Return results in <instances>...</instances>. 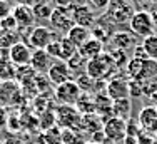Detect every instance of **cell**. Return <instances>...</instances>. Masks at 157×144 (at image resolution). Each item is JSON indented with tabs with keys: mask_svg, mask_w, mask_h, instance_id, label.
<instances>
[{
	"mask_svg": "<svg viewBox=\"0 0 157 144\" xmlns=\"http://www.w3.org/2000/svg\"><path fill=\"white\" fill-rule=\"evenodd\" d=\"M110 54V57H112V60H114V64L117 66V69L119 67H127V64H129V55H127V52H124V50H115V49H112V50L109 52Z\"/></svg>",
	"mask_w": 157,
	"mask_h": 144,
	"instance_id": "29",
	"label": "cell"
},
{
	"mask_svg": "<svg viewBox=\"0 0 157 144\" xmlns=\"http://www.w3.org/2000/svg\"><path fill=\"white\" fill-rule=\"evenodd\" d=\"M55 122H57V119H55V111H52V109L42 112L39 117V124L44 131H48V129H52V127H55Z\"/></svg>",
	"mask_w": 157,
	"mask_h": 144,
	"instance_id": "28",
	"label": "cell"
},
{
	"mask_svg": "<svg viewBox=\"0 0 157 144\" xmlns=\"http://www.w3.org/2000/svg\"><path fill=\"white\" fill-rule=\"evenodd\" d=\"M80 96H82V90L78 89L77 82L74 81V79L69 82H63L60 86H57L55 87V92H54L55 101L60 106H75Z\"/></svg>",
	"mask_w": 157,
	"mask_h": 144,
	"instance_id": "6",
	"label": "cell"
},
{
	"mask_svg": "<svg viewBox=\"0 0 157 144\" xmlns=\"http://www.w3.org/2000/svg\"><path fill=\"white\" fill-rule=\"evenodd\" d=\"M154 101H157V94H155V97H154Z\"/></svg>",
	"mask_w": 157,
	"mask_h": 144,
	"instance_id": "45",
	"label": "cell"
},
{
	"mask_svg": "<svg viewBox=\"0 0 157 144\" xmlns=\"http://www.w3.org/2000/svg\"><path fill=\"white\" fill-rule=\"evenodd\" d=\"M72 17H74V24L78 25V27H85V29H92L97 22L95 12L87 3L72 5Z\"/></svg>",
	"mask_w": 157,
	"mask_h": 144,
	"instance_id": "10",
	"label": "cell"
},
{
	"mask_svg": "<svg viewBox=\"0 0 157 144\" xmlns=\"http://www.w3.org/2000/svg\"><path fill=\"white\" fill-rule=\"evenodd\" d=\"M18 94V86L15 81L10 82H0V106L12 104L13 99Z\"/></svg>",
	"mask_w": 157,
	"mask_h": 144,
	"instance_id": "20",
	"label": "cell"
},
{
	"mask_svg": "<svg viewBox=\"0 0 157 144\" xmlns=\"http://www.w3.org/2000/svg\"><path fill=\"white\" fill-rule=\"evenodd\" d=\"M7 129L10 131V134H17V131L22 129V124H20V117L17 114H10L7 117V122H5Z\"/></svg>",
	"mask_w": 157,
	"mask_h": 144,
	"instance_id": "31",
	"label": "cell"
},
{
	"mask_svg": "<svg viewBox=\"0 0 157 144\" xmlns=\"http://www.w3.org/2000/svg\"><path fill=\"white\" fill-rule=\"evenodd\" d=\"M105 94L112 101H121V99H129V79H124L121 75L110 77L105 84Z\"/></svg>",
	"mask_w": 157,
	"mask_h": 144,
	"instance_id": "9",
	"label": "cell"
},
{
	"mask_svg": "<svg viewBox=\"0 0 157 144\" xmlns=\"http://www.w3.org/2000/svg\"><path fill=\"white\" fill-rule=\"evenodd\" d=\"M142 47H144V50H145L149 59L157 60V34H152V35L145 37L142 40Z\"/></svg>",
	"mask_w": 157,
	"mask_h": 144,
	"instance_id": "26",
	"label": "cell"
},
{
	"mask_svg": "<svg viewBox=\"0 0 157 144\" xmlns=\"http://www.w3.org/2000/svg\"><path fill=\"white\" fill-rule=\"evenodd\" d=\"M104 134L110 141H121L127 136V121H122L119 117H110L104 122Z\"/></svg>",
	"mask_w": 157,
	"mask_h": 144,
	"instance_id": "12",
	"label": "cell"
},
{
	"mask_svg": "<svg viewBox=\"0 0 157 144\" xmlns=\"http://www.w3.org/2000/svg\"><path fill=\"white\" fill-rule=\"evenodd\" d=\"M17 5H25V7H33L37 2H40V0H15Z\"/></svg>",
	"mask_w": 157,
	"mask_h": 144,
	"instance_id": "38",
	"label": "cell"
},
{
	"mask_svg": "<svg viewBox=\"0 0 157 144\" xmlns=\"http://www.w3.org/2000/svg\"><path fill=\"white\" fill-rule=\"evenodd\" d=\"M17 24L18 30H30L33 27V22H35V15L32 12V7H25V5H15L12 7V14Z\"/></svg>",
	"mask_w": 157,
	"mask_h": 144,
	"instance_id": "14",
	"label": "cell"
},
{
	"mask_svg": "<svg viewBox=\"0 0 157 144\" xmlns=\"http://www.w3.org/2000/svg\"><path fill=\"white\" fill-rule=\"evenodd\" d=\"M87 2H89V7H90L92 10H104V12H105V9H107L110 0H87Z\"/></svg>",
	"mask_w": 157,
	"mask_h": 144,
	"instance_id": "33",
	"label": "cell"
},
{
	"mask_svg": "<svg viewBox=\"0 0 157 144\" xmlns=\"http://www.w3.org/2000/svg\"><path fill=\"white\" fill-rule=\"evenodd\" d=\"M65 37L70 40L75 47H82L89 39H90V29H85V27H78V25H74L69 32L65 34Z\"/></svg>",
	"mask_w": 157,
	"mask_h": 144,
	"instance_id": "19",
	"label": "cell"
},
{
	"mask_svg": "<svg viewBox=\"0 0 157 144\" xmlns=\"http://www.w3.org/2000/svg\"><path fill=\"white\" fill-rule=\"evenodd\" d=\"M47 77L52 82V86L57 87V86L63 84V82L72 81V72H70L67 62H63V60H54L52 67L47 72Z\"/></svg>",
	"mask_w": 157,
	"mask_h": 144,
	"instance_id": "13",
	"label": "cell"
},
{
	"mask_svg": "<svg viewBox=\"0 0 157 144\" xmlns=\"http://www.w3.org/2000/svg\"><path fill=\"white\" fill-rule=\"evenodd\" d=\"M55 37L59 35L52 29L45 27V25H35L27 34V45L33 50H45Z\"/></svg>",
	"mask_w": 157,
	"mask_h": 144,
	"instance_id": "4",
	"label": "cell"
},
{
	"mask_svg": "<svg viewBox=\"0 0 157 144\" xmlns=\"http://www.w3.org/2000/svg\"><path fill=\"white\" fill-rule=\"evenodd\" d=\"M157 94V81L155 79H149V81L142 82V96L149 97V99H154Z\"/></svg>",
	"mask_w": 157,
	"mask_h": 144,
	"instance_id": "30",
	"label": "cell"
},
{
	"mask_svg": "<svg viewBox=\"0 0 157 144\" xmlns=\"http://www.w3.org/2000/svg\"><path fill=\"white\" fill-rule=\"evenodd\" d=\"M112 116L119 117L122 121H127L130 117V101L129 99L114 101V104H112Z\"/></svg>",
	"mask_w": 157,
	"mask_h": 144,
	"instance_id": "24",
	"label": "cell"
},
{
	"mask_svg": "<svg viewBox=\"0 0 157 144\" xmlns=\"http://www.w3.org/2000/svg\"><path fill=\"white\" fill-rule=\"evenodd\" d=\"M42 144H62V131L57 126L44 132V138L40 139Z\"/></svg>",
	"mask_w": 157,
	"mask_h": 144,
	"instance_id": "27",
	"label": "cell"
},
{
	"mask_svg": "<svg viewBox=\"0 0 157 144\" xmlns=\"http://www.w3.org/2000/svg\"><path fill=\"white\" fill-rule=\"evenodd\" d=\"M115 69H117V66L114 64L110 54L104 52V54H100L99 57L89 60L85 74H87L90 79H94V81H107V79L110 81V75L115 74Z\"/></svg>",
	"mask_w": 157,
	"mask_h": 144,
	"instance_id": "2",
	"label": "cell"
},
{
	"mask_svg": "<svg viewBox=\"0 0 157 144\" xmlns=\"http://www.w3.org/2000/svg\"><path fill=\"white\" fill-rule=\"evenodd\" d=\"M75 109L80 112V116H87V114H94L95 112V102H94V97H90L89 94H84L78 97L77 104H75Z\"/></svg>",
	"mask_w": 157,
	"mask_h": 144,
	"instance_id": "23",
	"label": "cell"
},
{
	"mask_svg": "<svg viewBox=\"0 0 157 144\" xmlns=\"http://www.w3.org/2000/svg\"><path fill=\"white\" fill-rule=\"evenodd\" d=\"M55 119L63 129H75V126H80L82 116L75 109V106H59L55 107Z\"/></svg>",
	"mask_w": 157,
	"mask_h": 144,
	"instance_id": "7",
	"label": "cell"
},
{
	"mask_svg": "<svg viewBox=\"0 0 157 144\" xmlns=\"http://www.w3.org/2000/svg\"><path fill=\"white\" fill-rule=\"evenodd\" d=\"M17 67L12 64V60L7 57H0V82H10L15 81Z\"/></svg>",
	"mask_w": 157,
	"mask_h": 144,
	"instance_id": "21",
	"label": "cell"
},
{
	"mask_svg": "<svg viewBox=\"0 0 157 144\" xmlns=\"http://www.w3.org/2000/svg\"><path fill=\"white\" fill-rule=\"evenodd\" d=\"M47 2H54V0H47Z\"/></svg>",
	"mask_w": 157,
	"mask_h": 144,
	"instance_id": "46",
	"label": "cell"
},
{
	"mask_svg": "<svg viewBox=\"0 0 157 144\" xmlns=\"http://www.w3.org/2000/svg\"><path fill=\"white\" fill-rule=\"evenodd\" d=\"M78 54L89 62V60L99 57L100 54H104V44L99 42L97 39H94V37H90L82 47H78Z\"/></svg>",
	"mask_w": 157,
	"mask_h": 144,
	"instance_id": "17",
	"label": "cell"
},
{
	"mask_svg": "<svg viewBox=\"0 0 157 144\" xmlns=\"http://www.w3.org/2000/svg\"><path fill=\"white\" fill-rule=\"evenodd\" d=\"M154 107H155V111H157V101H155V104H154Z\"/></svg>",
	"mask_w": 157,
	"mask_h": 144,
	"instance_id": "43",
	"label": "cell"
},
{
	"mask_svg": "<svg viewBox=\"0 0 157 144\" xmlns=\"http://www.w3.org/2000/svg\"><path fill=\"white\" fill-rule=\"evenodd\" d=\"M2 144H24V142H22L15 134H10V136H7V138L3 139Z\"/></svg>",
	"mask_w": 157,
	"mask_h": 144,
	"instance_id": "37",
	"label": "cell"
},
{
	"mask_svg": "<svg viewBox=\"0 0 157 144\" xmlns=\"http://www.w3.org/2000/svg\"><path fill=\"white\" fill-rule=\"evenodd\" d=\"M32 12L35 15V20H50V15L54 12V7L47 0H40L32 7Z\"/></svg>",
	"mask_w": 157,
	"mask_h": 144,
	"instance_id": "22",
	"label": "cell"
},
{
	"mask_svg": "<svg viewBox=\"0 0 157 144\" xmlns=\"http://www.w3.org/2000/svg\"><path fill=\"white\" fill-rule=\"evenodd\" d=\"M129 3H132V5H139V3H144L145 0H127Z\"/></svg>",
	"mask_w": 157,
	"mask_h": 144,
	"instance_id": "41",
	"label": "cell"
},
{
	"mask_svg": "<svg viewBox=\"0 0 157 144\" xmlns=\"http://www.w3.org/2000/svg\"><path fill=\"white\" fill-rule=\"evenodd\" d=\"M152 15V22H154V27L157 29V12H151Z\"/></svg>",
	"mask_w": 157,
	"mask_h": 144,
	"instance_id": "40",
	"label": "cell"
},
{
	"mask_svg": "<svg viewBox=\"0 0 157 144\" xmlns=\"http://www.w3.org/2000/svg\"><path fill=\"white\" fill-rule=\"evenodd\" d=\"M74 3H75V2H74Z\"/></svg>",
	"mask_w": 157,
	"mask_h": 144,
	"instance_id": "48",
	"label": "cell"
},
{
	"mask_svg": "<svg viewBox=\"0 0 157 144\" xmlns=\"http://www.w3.org/2000/svg\"><path fill=\"white\" fill-rule=\"evenodd\" d=\"M129 27H130V32L142 37V39L152 35V34H154V29H155L154 22H152V15H151V12H147V10H137V12L132 15V18H130Z\"/></svg>",
	"mask_w": 157,
	"mask_h": 144,
	"instance_id": "5",
	"label": "cell"
},
{
	"mask_svg": "<svg viewBox=\"0 0 157 144\" xmlns=\"http://www.w3.org/2000/svg\"><path fill=\"white\" fill-rule=\"evenodd\" d=\"M10 14H12V5L5 0H0V20L7 18Z\"/></svg>",
	"mask_w": 157,
	"mask_h": 144,
	"instance_id": "34",
	"label": "cell"
},
{
	"mask_svg": "<svg viewBox=\"0 0 157 144\" xmlns=\"http://www.w3.org/2000/svg\"><path fill=\"white\" fill-rule=\"evenodd\" d=\"M139 127L157 134V111L154 106H145L139 112Z\"/></svg>",
	"mask_w": 157,
	"mask_h": 144,
	"instance_id": "16",
	"label": "cell"
},
{
	"mask_svg": "<svg viewBox=\"0 0 157 144\" xmlns=\"http://www.w3.org/2000/svg\"><path fill=\"white\" fill-rule=\"evenodd\" d=\"M147 3H157V0H145Z\"/></svg>",
	"mask_w": 157,
	"mask_h": 144,
	"instance_id": "42",
	"label": "cell"
},
{
	"mask_svg": "<svg viewBox=\"0 0 157 144\" xmlns=\"http://www.w3.org/2000/svg\"><path fill=\"white\" fill-rule=\"evenodd\" d=\"M129 96L132 97H142V82L130 81L129 79Z\"/></svg>",
	"mask_w": 157,
	"mask_h": 144,
	"instance_id": "32",
	"label": "cell"
},
{
	"mask_svg": "<svg viewBox=\"0 0 157 144\" xmlns=\"http://www.w3.org/2000/svg\"><path fill=\"white\" fill-rule=\"evenodd\" d=\"M7 117H9V116L5 114V111H3V107L0 106V129H2L3 126H5V122H7Z\"/></svg>",
	"mask_w": 157,
	"mask_h": 144,
	"instance_id": "39",
	"label": "cell"
},
{
	"mask_svg": "<svg viewBox=\"0 0 157 144\" xmlns=\"http://www.w3.org/2000/svg\"><path fill=\"white\" fill-rule=\"evenodd\" d=\"M75 54H78V49L70 42L65 35L60 37V60L67 62V60H70Z\"/></svg>",
	"mask_w": 157,
	"mask_h": 144,
	"instance_id": "25",
	"label": "cell"
},
{
	"mask_svg": "<svg viewBox=\"0 0 157 144\" xmlns=\"http://www.w3.org/2000/svg\"><path fill=\"white\" fill-rule=\"evenodd\" d=\"M54 64V59L47 54V50H33L32 59H30V67L33 69L35 74H44L47 75L48 69Z\"/></svg>",
	"mask_w": 157,
	"mask_h": 144,
	"instance_id": "15",
	"label": "cell"
},
{
	"mask_svg": "<svg viewBox=\"0 0 157 144\" xmlns=\"http://www.w3.org/2000/svg\"><path fill=\"white\" fill-rule=\"evenodd\" d=\"M132 57H134V59H149V57H147V54H145V50H144V47H142V44H140V45H136V47H134V54H132Z\"/></svg>",
	"mask_w": 157,
	"mask_h": 144,
	"instance_id": "35",
	"label": "cell"
},
{
	"mask_svg": "<svg viewBox=\"0 0 157 144\" xmlns=\"http://www.w3.org/2000/svg\"><path fill=\"white\" fill-rule=\"evenodd\" d=\"M54 3L59 9H69V7L74 5V0H54Z\"/></svg>",
	"mask_w": 157,
	"mask_h": 144,
	"instance_id": "36",
	"label": "cell"
},
{
	"mask_svg": "<svg viewBox=\"0 0 157 144\" xmlns=\"http://www.w3.org/2000/svg\"><path fill=\"white\" fill-rule=\"evenodd\" d=\"M125 72L130 81H149L157 77V60L152 59H130L125 67Z\"/></svg>",
	"mask_w": 157,
	"mask_h": 144,
	"instance_id": "3",
	"label": "cell"
},
{
	"mask_svg": "<svg viewBox=\"0 0 157 144\" xmlns=\"http://www.w3.org/2000/svg\"><path fill=\"white\" fill-rule=\"evenodd\" d=\"M32 49L27 45V42L20 40V42L13 44L9 49V59L12 60V64L15 67L22 66H30V59H32Z\"/></svg>",
	"mask_w": 157,
	"mask_h": 144,
	"instance_id": "11",
	"label": "cell"
},
{
	"mask_svg": "<svg viewBox=\"0 0 157 144\" xmlns=\"http://www.w3.org/2000/svg\"><path fill=\"white\" fill-rule=\"evenodd\" d=\"M85 144H95V142H92V141H90V142H85Z\"/></svg>",
	"mask_w": 157,
	"mask_h": 144,
	"instance_id": "44",
	"label": "cell"
},
{
	"mask_svg": "<svg viewBox=\"0 0 157 144\" xmlns=\"http://www.w3.org/2000/svg\"><path fill=\"white\" fill-rule=\"evenodd\" d=\"M0 144H2V141H0Z\"/></svg>",
	"mask_w": 157,
	"mask_h": 144,
	"instance_id": "47",
	"label": "cell"
},
{
	"mask_svg": "<svg viewBox=\"0 0 157 144\" xmlns=\"http://www.w3.org/2000/svg\"><path fill=\"white\" fill-rule=\"evenodd\" d=\"M109 42L112 45V49H115V50L127 52L130 47H134L136 39H134V35H132V34H129V32H115L114 35L110 37Z\"/></svg>",
	"mask_w": 157,
	"mask_h": 144,
	"instance_id": "18",
	"label": "cell"
},
{
	"mask_svg": "<svg viewBox=\"0 0 157 144\" xmlns=\"http://www.w3.org/2000/svg\"><path fill=\"white\" fill-rule=\"evenodd\" d=\"M134 14H136V10H134L132 3H129L127 0H110L104 12L102 20H105L110 25H122L130 22Z\"/></svg>",
	"mask_w": 157,
	"mask_h": 144,
	"instance_id": "1",
	"label": "cell"
},
{
	"mask_svg": "<svg viewBox=\"0 0 157 144\" xmlns=\"http://www.w3.org/2000/svg\"><path fill=\"white\" fill-rule=\"evenodd\" d=\"M48 22H50L54 32L59 30V32L67 34L74 25H75L74 24V17H72V7H69V9H59V7H55Z\"/></svg>",
	"mask_w": 157,
	"mask_h": 144,
	"instance_id": "8",
	"label": "cell"
}]
</instances>
